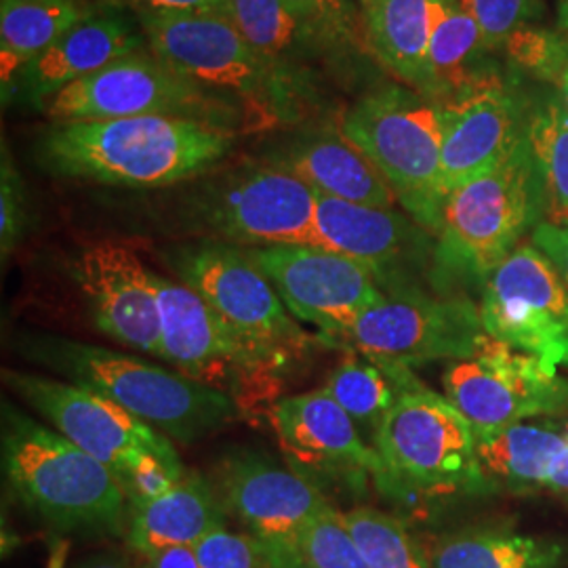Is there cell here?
Masks as SVG:
<instances>
[{"mask_svg":"<svg viewBox=\"0 0 568 568\" xmlns=\"http://www.w3.org/2000/svg\"><path fill=\"white\" fill-rule=\"evenodd\" d=\"M234 142L232 131L171 116L53 122L37 143V161L55 178L145 190L203 178Z\"/></svg>","mask_w":568,"mask_h":568,"instance_id":"cell-1","label":"cell"},{"mask_svg":"<svg viewBox=\"0 0 568 568\" xmlns=\"http://www.w3.org/2000/svg\"><path fill=\"white\" fill-rule=\"evenodd\" d=\"M546 183L525 135L508 154L447 196L429 283L436 295H466L546 217Z\"/></svg>","mask_w":568,"mask_h":568,"instance_id":"cell-2","label":"cell"},{"mask_svg":"<svg viewBox=\"0 0 568 568\" xmlns=\"http://www.w3.org/2000/svg\"><path fill=\"white\" fill-rule=\"evenodd\" d=\"M16 347L26 361L58 373L63 382L102 394L183 445L199 443L244 415L230 396L213 387L102 345L23 333Z\"/></svg>","mask_w":568,"mask_h":568,"instance_id":"cell-3","label":"cell"},{"mask_svg":"<svg viewBox=\"0 0 568 568\" xmlns=\"http://www.w3.org/2000/svg\"><path fill=\"white\" fill-rule=\"evenodd\" d=\"M2 471L21 501L60 532L126 535L131 508L119 476L42 426L2 403Z\"/></svg>","mask_w":568,"mask_h":568,"instance_id":"cell-4","label":"cell"},{"mask_svg":"<svg viewBox=\"0 0 568 568\" xmlns=\"http://www.w3.org/2000/svg\"><path fill=\"white\" fill-rule=\"evenodd\" d=\"M339 129L379 169L406 215L434 239L443 230V103L387 84L345 110Z\"/></svg>","mask_w":568,"mask_h":568,"instance_id":"cell-5","label":"cell"},{"mask_svg":"<svg viewBox=\"0 0 568 568\" xmlns=\"http://www.w3.org/2000/svg\"><path fill=\"white\" fill-rule=\"evenodd\" d=\"M42 110L53 122L171 116L206 122L232 133L276 126L267 114L241 98L187 79L150 47L70 84Z\"/></svg>","mask_w":568,"mask_h":568,"instance_id":"cell-6","label":"cell"},{"mask_svg":"<svg viewBox=\"0 0 568 568\" xmlns=\"http://www.w3.org/2000/svg\"><path fill=\"white\" fill-rule=\"evenodd\" d=\"M148 47L187 79L241 98L276 126L302 119L314 95L251 49L217 11H164L133 2Z\"/></svg>","mask_w":568,"mask_h":568,"instance_id":"cell-7","label":"cell"},{"mask_svg":"<svg viewBox=\"0 0 568 568\" xmlns=\"http://www.w3.org/2000/svg\"><path fill=\"white\" fill-rule=\"evenodd\" d=\"M183 201V222L206 241L243 248L318 244V194L276 164L248 161L206 173Z\"/></svg>","mask_w":568,"mask_h":568,"instance_id":"cell-8","label":"cell"},{"mask_svg":"<svg viewBox=\"0 0 568 568\" xmlns=\"http://www.w3.org/2000/svg\"><path fill=\"white\" fill-rule=\"evenodd\" d=\"M373 448L384 466L379 488L392 495L445 497L490 490L469 422L427 387L408 392L392 406Z\"/></svg>","mask_w":568,"mask_h":568,"instance_id":"cell-9","label":"cell"},{"mask_svg":"<svg viewBox=\"0 0 568 568\" xmlns=\"http://www.w3.org/2000/svg\"><path fill=\"white\" fill-rule=\"evenodd\" d=\"M161 307V361L230 396L244 410L274 405L286 365L244 342L180 281L154 274Z\"/></svg>","mask_w":568,"mask_h":568,"instance_id":"cell-10","label":"cell"},{"mask_svg":"<svg viewBox=\"0 0 568 568\" xmlns=\"http://www.w3.org/2000/svg\"><path fill=\"white\" fill-rule=\"evenodd\" d=\"M164 262L225 325L278 363L288 366L316 344L243 246L203 239L173 246Z\"/></svg>","mask_w":568,"mask_h":568,"instance_id":"cell-11","label":"cell"},{"mask_svg":"<svg viewBox=\"0 0 568 568\" xmlns=\"http://www.w3.org/2000/svg\"><path fill=\"white\" fill-rule=\"evenodd\" d=\"M443 389L474 434L568 415V377L487 333L471 356L448 363Z\"/></svg>","mask_w":568,"mask_h":568,"instance_id":"cell-12","label":"cell"},{"mask_svg":"<svg viewBox=\"0 0 568 568\" xmlns=\"http://www.w3.org/2000/svg\"><path fill=\"white\" fill-rule=\"evenodd\" d=\"M483 335L480 307L467 295H429L408 286L361 314L342 344L373 361L415 366L467 358Z\"/></svg>","mask_w":568,"mask_h":568,"instance_id":"cell-13","label":"cell"},{"mask_svg":"<svg viewBox=\"0 0 568 568\" xmlns=\"http://www.w3.org/2000/svg\"><path fill=\"white\" fill-rule=\"evenodd\" d=\"M244 253L274 284L291 316L331 342H342L361 314L386 297L365 265L318 244L253 246Z\"/></svg>","mask_w":568,"mask_h":568,"instance_id":"cell-14","label":"cell"},{"mask_svg":"<svg viewBox=\"0 0 568 568\" xmlns=\"http://www.w3.org/2000/svg\"><path fill=\"white\" fill-rule=\"evenodd\" d=\"M485 333L558 371L568 366V291L535 244L511 251L483 288Z\"/></svg>","mask_w":568,"mask_h":568,"instance_id":"cell-15","label":"cell"},{"mask_svg":"<svg viewBox=\"0 0 568 568\" xmlns=\"http://www.w3.org/2000/svg\"><path fill=\"white\" fill-rule=\"evenodd\" d=\"M211 485L246 532L300 562L297 541L305 527L335 509L312 478L246 448L224 455Z\"/></svg>","mask_w":568,"mask_h":568,"instance_id":"cell-16","label":"cell"},{"mask_svg":"<svg viewBox=\"0 0 568 568\" xmlns=\"http://www.w3.org/2000/svg\"><path fill=\"white\" fill-rule=\"evenodd\" d=\"M2 382L63 438L100 459L116 476L143 453H178L156 427L98 392L23 371H4Z\"/></svg>","mask_w":568,"mask_h":568,"instance_id":"cell-17","label":"cell"},{"mask_svg":"<svg viewBox=\"0 0 568 568\" xmlns=\"http://www.w3.org/2000/svg\"><path fill=\"white\" fill-rule=\"evenodd\" d=\"M265 415L291 467L316 485L325 478L365 488L368 478H384L377 450L325 387L278 398Z\"/></svg>","mask_w":568,"mask_h":568,"instance_id":"cell-18","label":"cell"},{"mask_svg":"<svg viewBox=\"0 0 568 568\" xmlns=\"http://www.w3.org/2000/svg\"><path fill=\"white\" fill-rule=\"evenodd\" d=\"M318 194V192H316ZM318 246L345 255L375 276L384 293L415 284V274L432 267L434 236L394 209L347 203L318 194Z\"/></svg>","mask_w":568,"mask_h":568,"instance_id":"cell-19","label":"cell"},{"mask_svg":"<svg viewBox=\"0 0 568 568\" xmlns=\"http://www.w3.org/2000/svg\"><path fill=\"white\" fill-rule=\"evenodd\" d=\"M72 278L103 335L131 349L161 356L154 272L129 244L100 241L84 246L72 264Z\"/></svg>","mask_w":568,"mask_h":568,"instance_id":"cell-20","label":"cell"},{"mask_svg":"<svg viewBox=\"0 0 568 568\" xmlns=\"http://www.w3.org/2000/svg\"><path fill=\"white\" fill-rule=\"evenodd\" d=\"M516 79L518 74L514 77L508 65L504 79L443 103V187L447 196L499 163L527 135L530 98L520 91Z\"/></svg>","mask_w":568,"mask_h":568,"instance_id":"cell-21","label":"cell"},{"mask_svg":"<svg viewBox=\"0 0 568 568\" xmlns=\"http://www.w3.org/2000/svg\"><path fill=\"white\" fill-rule=\"evenodd\" d=\"M148 47L138 18L102 4L21 70L9 100L42 110L60 91Z\"/></svg>","mask_w":568,"mask_h":568,"instance_id":"cell-22","label":"cell"},{"mask_svg":"<svg viewBox=\"0 0 568 568\" xmlns=\"http://www.w3.org/2000/svg\"><path fill=\"white\" fill-rule=\"evenodd\" d=\"M314 192L347 203L394 209L398 203L379 169L342 133L339 124L305 131L265 156Z\"/></svg>","mask_w":568,"mask_h":568,"instance_id":"cell-23","label":"cell"},{"mask_svg":"<svg viewBox=\"0 0 568 568\" xmlns=\"http://www.w3.org/2000/svg\"><path fill=\"white\" fill-rule=\"evenodd\" d=\"M476 436V450L488 488L546 493L556 459L567 447L568 419L535 417Z\"/></svg>","mask_w":568,"mask_h":568,"instance_id":"cell-24","label":"cell"},{"mask_svg":"<svg viewBox=\"0 0 568 568\" xmlns=\"http://www.w3.org/2000/svg\"><path fill=\"white\" fill-rule=\"evenodd\" d=\"M224 504L213 485L187 471L163 497L131 508L126 544L142 558L169 548H192L213 530L225 528Z\"/></svg>","mask_w":568,"mask_h":568,"instance_id":"cell-25","label":"cell"},{"mask_svg":"<svg viewBox=\"0 0 568 568\" xmlns=\"http://www.w3.org/2000/svg\"><path fill=\"white\" fill-rule=\"evenodd\" d=\"M478 23L459 0H440L427 49V98L447 103L506 74L490 61Z\"/></svg>","mask_w":568,"mask_h":568,"instance_id":"cell-26","label":"cell"},{"mask_svg":"<svg viewBox=\"0 0 568 568\" xmlns=\"http://www.w3.org/2000/svg\"><path fill=\"white\" fill-rule=\"evenodd\" d=\"M267 63L314 93V63L333 60L286 0H224L220 11Z\"/></svg>","mask_w":568,"mask_h":568,"instance_id":"cell-27","label":"cell"},{"mask_svg":"<svg viewBox=\"0 0 568 568\" xmlns=\"http://www.w3.org/2000/svg\"><path fill=\"white\" fill-rule=\"evenodd\" d=\"M440 0H366L368 53L403 84L426 95L427 49Z\"/></svg>","mask_w":568,"mask_h":568,"instance_id":"cell-28","label":"cell"},{"mask_svg":"<svg viewBox=\"0 0 568 568\" xmlns=\"http://www.w3.org/2000/svg\"><path fill=\"white\" fill-rule=\"evenodd\" d=\"M100 7L89 0H0V87L4 103L21 70Z\"/></svg>","mask_w":568,"mask_h":568,"instance_id":"cell-29","label":"cell"},{"mask_svg":"<svg viewBox=\"0 0 568 568\" xmlns=\"http://www.w3.org/2000/svg\"><path fill=\"white\" fill-rule=\"evenodd\" d=\"M429 568H568V546L514 527H467L440 535Z\"/></svg>","mask_w":568,"mask_h":568,"instance_id":"cell-30","label":"cell"},{"mask_svg":"<svg viewBox=\"0 0 568 568\" xmlns=\"http://www.w3.org/2000/svg\"><path fill=\"white\" fill-rule=\"evenodd\" d=\"M422 387L426 386L410 373V366L354 354L331 371L325 389L349 415L363 438L368 434L375 440L392 406Z\"/></svg>","mask_w":568,"mask_h":568,"instance_id":"cell-31","label":"cell"},{"mask_svg":"<svg viewBox=\"0 0 568 568\" xmlns=\"http://www.w3.org/2000/svg\"><path fill=\"white\" fill-rule=\"evenodd\" d=\"M527 135L544 173L548 224L568 225V108L560 95H530Z\"/></svg>","mask_w":568,"mask_h":568,"instance_id":"cell-32","label":"cell"},{"mask_svg":"<svg viewBox=\"0 0 568 568\" xmlns=\"http://www.w3.org/2000/svg\"><path fill=\"white\" fill-rule=\"evenodd\" d=\"M345 527L371 568H429L426 556L396 516L373 508L349 509Z\"/></svg>","mask_w":568,"mask_h":568,"instance_id":"cell-33","label":"cell"},{"mask_svg":"<svg viewBox=\"0 0 568 568\" xmlns=\"http://www.w3.org/2000/svg\"><path fill=\"white\" fill-rule=\"evenodd\" d=\"M333 58L368 53L363 11L352 0H286Z\"/></svg>","mask_w":568,"mask_h":568,"instance_id":"cell-34","label":"cell"},{"mask_svg":"<svg viewBox=\"0 0 568 568\" xmlns=\"http://www.w3.org/2000/svg\"><path fill=\"white\" fill-rule=\"evenodd\" d=\"M192 549L201 568H302L264 539L225 528L209 532Z\"/></svg>","mask_w":568,"mask_h":568,"instance_id":"cell-35","label":"cell"},{"mask_svg":"<svg viewBox=\"0 0 568 568\" xmlns=\"http://www.w3.org/2000/svg\"><path fill=\"white\" fill-rule=\"evenodd\" d=\"M504 55L511 70L528 74L535 81L556 84L568 65V32L530 23L509 37L504 44Z\"/></svg>","mask_w":568,"mask_h":568,"instance_id":"cell-36","label":"cell"},{"mask_svg":"<svg viewBox=\"0 0 568 568\" xmlns=\"http://www.w3.org/2000/svg\"><path fill=\"white\" fill-rule=\"evenodd\" d=\"M297 549L304 568H371L337 508L305 527Z\"/></svg>","mask_w":568,"mask_h":568,"instance_id":"cell-37","label":"cell"},{"mask_svg":"<svg viewBox=\"0 0 568 568\" xmlns=\"http://www.w3.org/2000/svg\"><path fill=\"white\" fill-rule=\"evenodd\" d=\"M185 474L187 469L183 467L180 453H143L122 469L119 480L129 499V508H138L178 487Z\"/></svg>","mask_w":568,"mask_h":568,"instance_id":"cell-38","label":"cell"},{"mask_svg":"<svg viewBox=\"0 0 568 568\" xmlns=\"http://www.w3.org/2000/svg\"><path fill=\"white\" fill-rule=\"evenodd\" d=\"M459 4L478 23L490 53L504 51L516 30L530 26L544 13L541 0H459Z\"/></svg>","mask_w":568,"mask_h":568,"instance_id":"cell-39","label":"cell"},{"mask_svg":"<svg viewBox=\"0 0 568 568\" xmlns=\"http://www.w3.org/2000/svg\"><path fill=\"white\" fill-rule=\"evenodd\" d=\"M30 227V203L26 183L20 171L2 143V163H0V253L7 260L16 246L23 241Z\"/></svg>","mask_w":568,"mask_h":568,"instance_id":"cell-40","label":"cell"},{"mask_svg":"<svg viewBox=\"0 0 568 568\" xmlns=\"http://www.w3.org/2000/svg\"><path fill=\"white\" fill-rule=\"evenodd\" d=\"M532 244L558 270L568 291V225H554L548 222L537 225L532 232Z\"/></svg>","mask_w":568,"mask_h":568,"instance_id":"cell-41","label":"cell"},{"mask_svg":"<svg viewBox=\"0 0 568 568\" xmlns=\"http://www.w3.org/2000/svg\"><path fill=\"white\" fill-rule=\"evenodd\" d=\"M142 568H201L192 548H169L143 558Z\"/></svg>","mask_w":568,"mask_h":568,"instance_id":"cell-42","label":"cell"},{"mask_svg":"<svg viewBox=\"0 0 568 568\" xmlns=\"http://www.w3.org/2000/svg\"><path fill=\"white\" fill-rule=\"evenodd\" d=\"M164 11H220L224 0H133Z\"/></svg>","mask_w":568,"mask_h":568,"instance_id":"cell-43","label":"cell"},{"mask_svg":"<svg viewBox=\"0 0 568 568\" xmlns=\"http://www.w3.org/2000/svg\"><path fill=\"white\" fill-rule=\"evenodd\" d=\"M546 493L554 497H560L568 504V438L567 447L560 453V457L556 459V466L551 469Z\"/></svg>","mask_w":568,"mask_h":568,"instance_id":"cell-44","label":"cell"},{"mask_svg":"<svg viewBox=\"0 0 568 568\" xmlns=\"http://www.w3.org/2000/svg\"><path fill=\"white\" fill-rule=\"evenodd\" d=\"M74 568H142L135 565L133 560H129L126 556L116 554V551H102V554H93L87 556Z\"/></svg>","mask_w":568,"mask_h":568,"instance_id":"cell-45","label":"cell"},{"mask_svg":"<svg viewBox=\"0 0 568 568\" xmlns=\"http://www.w3.org/2000/svg\"><path fill=\"white\" fill-rule=\"evenodd\" d=\"M68 551H70V541H65V539H55V541L51 544V551H49L47 568H65Z\"/></svg>","mask_w":568,"mask_h":568,"instance_id":"cell-46","label":"cell"},{"mask_svg":"<svg viewBox=\"0 0 568 568\" xmlns=\"http://www.w3.org/2000/svg\"><path fill=\"white\" fill-rule=\"evenodd\" d=\"M556 89H558L560 100H562L565 105L568 108V65L562 70V74L558 77V81H556Z\"/></svg>","mask_w":568,"mask_h":568,"instance_id":"cell-47","label":"cell"},{"mask_svg":"<svg viewBox=\"0 0 568 568\" xmlns=\"http://www.w3.org/2000/svg\"><path fill=\"white\" fill-rule=\"evenodd\" d=\"M558 21L562 30L568 32V0H558Z\"/></svg>","mask_w":568,"mask_h":568,"instance_id":"cell-48","label":"cell"},{"mask_svg":"<svg viewBox=\"0 0 568 568\" xmlns=\"http://www.w3.org/2000/svg\"><path fill=\"white\" fill-rule=\"evenodd\" d=\"M363 2H366V0H358V4H363Z\"/></svg>","mask_w":568,"mask_h":568,"instance_id":"cell-49","label":"cell"}]
</instances>
